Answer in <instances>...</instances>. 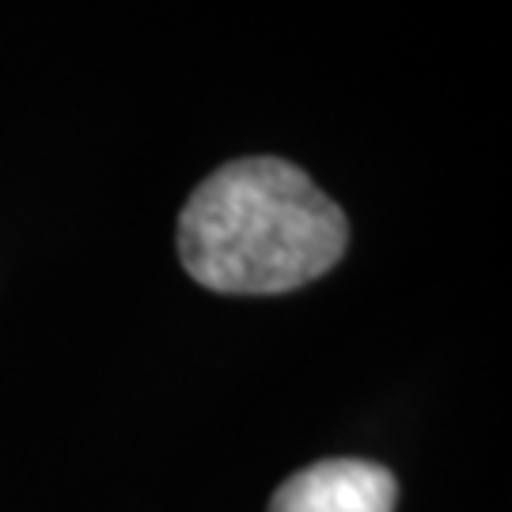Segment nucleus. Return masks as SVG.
Instances as JSON below:
<instances>
[{"label":"nucleus","mask_w":512,"mask_h":512,"mask_svg":"<svg viewBox=\"0 0 512 512\" xmlns=\"http://www.w3.org/2000/svg\"><path fill=\"white\" fill-rule=\"evenodd\" d=\"M349 247L342 205L277 156L217 167L179 213V258L224 296H277L330 274Z\"/></svg>","instance_id":"f257e3e1"},{"label":"nucleus","mask_w":512,"mask_h":512,"mask_svg":"<svg viewBox=\"0 0 512 512\" xmlns=\"http://www.w3.org/2000/svg\"><path fill=\"white\" fill-rule=\"evenodd\" d=\"M399 482L372 459H319L289 475L266 512H395Z\"/></svg>","instance_id":"f03ea898"}]
</instances>
